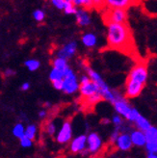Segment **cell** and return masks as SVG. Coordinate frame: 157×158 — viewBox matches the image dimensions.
<instances>
[{
	"label": "cell",
	"instance_id": "5b68a950",
	"mask_svg": "<svg viewBox=\"0 0 157 158\" xmlns=\"http://www.w3.org/2000/svg\"><path fill=\"white\" fill-rule=\"evenodd\" d=\"M112 104L114 105L116 112L118 114H120L121 116L124 117L125 118H127V116L129 115L131 109H132V107L129 105L125 97L122 96L119 92L116 93V99Z\"/></svg>",
	"mask_w": 157,
	"mask_h": 158
},
{
	"label": "cell",
	"instance_id": "d590c367",
	"mask_svg": "<svg viewBox=\"0 0 157 158\" xmlns=\"http://www.w3.org/2000/svg\"><path fill=\"white\" fill-rule=\"evenodd\" d=\"M14 74H15V72H14V70H13V69H6L5 72H4V75L6 77H10V76L14 75Z\"/></svg>",
	"mask_w": 157,
	"mask_h": 158
},
{
	"label": "cell",
	"instance_id": "603a6c76",
	"mask_svg": "<svg viewBox=\"0 0 157 158\" xmlns=\"http://www.w3.org/2000/svg\"><path fill=\"white\" fill-rule=\"evenodd\" d=\"M36 133H37V126L35 124H29L25 128V135L31 140H34Z\"/></svg>",
	"mask_w": 157,
	"mask_h": 158
},
{
	"label": "cell",
	"instance_id": "7c38bea8",
	"mask_svg": "<svg viewBox=\"0 0 157 158\" xmlns=\"http://www.w3.org/2000/svg\"><path fill=\"white\" fill-rule=\"evenodd\" d=\"M116 143H117V147L120 149H122V151H127V149H129L133 145L131 136L127 133L120 134V136L118 137Z\"/></svg>",
	"mask_w": 157,
	"mask_h": 158
},
{
	"label": "cell",
	"instance_id": "4dcf8cb0",
	"mask_svg": "<svg viewBox=\"0 0 157 158\" xmlns=\"http://www.w3.org/2000/svg\"><path fill=\"white\" fill-rule=\"evenodd\" d=\"M45 130L49 135H54V133L56 132V125H55L52 122L48 123L45 126Z\"/></svg>",
	"mask_w": 157,
	"mask_h": 158
},
{
	"label": "cell",
	"instance_id": "7a4b0ae2",
	"mask_svg": "<svg viewBox=\"0 0 157 158\" xmlns=\"http://www.w3.org/2000/svg\"><path fill=\"white\" fill-rule=\"evenodd\" d=\"M147 80V62L140 60L131 69L125 81V94L127 98L139 97L145 88Z\"/></svg>",
	"mask_w": 157,
	"mask_h": 158
},
{
	"label": "cell",
	"instance_id": "cb8c5ba5",
	"mask_svg": "<svg viewBox=\"0 0 157 158\" xmlns=\"http://www.w3.org/2000/svg\"><path fill=\"white\" fill-rule=\"evenodd\" d=\"M64 11L67 15H75L77 12V7L73 3H67L66 2Z\"/></svg>",
	"mask_w": 157,
	"mask_h": 158
},
{
	"label": "cell",
	"instance_id": "f546056e",
	"mask_svg": "<svg viewBox=\"0 0 157 158\" xmlns=\"http://www.w3.org/2000/svg\"><path fill=\"white\" fill-rule=\"evenodd\" d=\"M93 4H95V9L100 11V10H104L105 6V0H93Z\"/></svg>",
	"mask_w": 157,
	"mask_h": 158
},
{
	"label": "cell",
	"instance_id": "7402d4cb",
	"mask_svg": "<svg viewBox=\"0 0 157 158\" xmlns=\"http://www.w3.org/2000/svg\"><path fill=\"white\" fill-rule=\"evenodd\" d=\"M64 72L63 70H60L58 69H55L53 68L51 69V72L49 73V79L50 81H55V80H58V79H64Z\"/></svg>",
	"mask_w": 157,
	"mask_h": 158
},
{
	"label": "cell",
	"instance_id": "4316f807",
	"mask_svg": "<svg viewBox=\"0 0 157 158\" xmlns=\"http://www.w3.org/2000/svg\"><path fill=\"white\" fill-rule=\"evenodd\" d=\"M20 145L22 148H30L31 146H32V140H31L30 138H28L26 135L24 136H22L20 139Z\"/></svg>",
	"mask_w": 157,
	"mask_h": 158
},
{
	"label": "cell",
	"instance_id": "f35d334b",
	"mask_svg": "<svg viewBox=\"0 0 157 158\" xmlns=\"http://www.w3.org/2000/svg\"><path fill=\"white\" fill-rule=\"evenodd\" d=\"M147 158H157V154H155L154 152H150Z\"/></svg>",
	"mask_w": 157,
	"mask_h": 158
},
{
	"label": "cell",
	"instance_id": "ac0fdd59",
	"mask_svg": "<svg viewBox=\"0 0 157 158\" xmlns=\"http://www.w3.org/2000/svg\"><path fill=\"white\" fill-rule=\"evenodd\" d=\"M52 66H53V68L58 69L60 70H63V72H64L67 68L69 67L68 64V60H66L64 58H60V57H56L55 59H53Z\"/></svg>",
	"mask_w": 157,
	"mask_h": 158
},
{
	"label": "cell",
	"instance_id": "1f68e13d",
	"mask_svg": "<svg viewBox=\"0 0 157 158\" xmlns=\"http://www.w3.org/2000/svg\"><path fill=\"white\" fill-rule=\"evenodd\" d=\"M52 85L56 90L62 91L63 90V86H64V79H58V80L52 81Z\"/></svg>",
	"mask_w": 157,
	"mask_h": 158
},
{
	"label": "cell",
	"instance_id": "60d3db41",
	"mask_svg": "<svg viewBox=\"0 0 157 158\" xmlns=\"http://www.w3.org/2000/svg\"><path fill=\"white\" fill-rule=\"evenodd\" d=\"M65 2H67V3H73V0H65Z\"/></svg>",
	"mask_w": 157,
	"mask_h": 158
},
{
	"label": "cell",
	"instance_id": "e575fe53",
	"mask_svg": "<svg viewBox=\"0 0 157 158\" xmlns=\"http://www.w3.org/2000/svg\"><path fill=\"white\" fill-rule=\"evenodd\" d=\"M88 0H73V4L76 7H84L85 3Z\"/></svg>",
	"mask_w": 157,
	"mask_h": 158
},
{
	"label": "cell",
	"instance_id": "83f0119b",
	"mask_svg": "<svg viewBox=\"0 0 157 158\" xmlns=\"http://www.w3.org/2000/svg\"><path fill=\"white\" fill-rule=\"evenodd\" d=\"M52 5L55 7V8H57L58 10H64V8H65V0H50Z\"/></svg>",
	"mask_w": 157,
	"mask_h": 158
},
{
	"label": "cell",
	"instance_id": "d6a6232c",
	"mask_svg": "<svg viewBox=\"0 0 157 158\" xmlns=\"http://www.w3.org/2000/svg\"><path fill=\"white\" fill-rule=\"evenodd\" d=\"M112 122H113V123H114L116 126H122V118H121L120 114H119V115H115V116L113 117V118H112Z\"/></svg>",
	"mask_w": 157,
	"mask_h": 158
},
{
	"label": "cell",
	"instance_id": "836d02e7",
	"mask_svg": "<svg viewBox=\"0 0 157 158\" xmlns=\"http://www.w3.org/2000/svg\"><path fill=\"white\" fill-rule=\"evenodd\" d=\"M89 81H91V78H90V76L87 74H83L81 77H80V84H85V83H87V82H89Z\"/></svg>",
	"mask_w": 157,
	"mask_h": 158
},
{
	"label": "cell",
	"instance_id": "ffe728a7",
	"mask_svg": "<svg viewBox=\"0 0 157 158\" xmlns=\"http://www.w3.org/2000/svg\"><path fill=\"white\" fill-rule=\"evenodd\" d=\"M147 142H153L157 141V128L154 126H151L147 130L145 131Z\"/></svg>",
	"mask_w": 157,
	"mask_h": 158
},
{
	"label": "cell",
	"instance_id": "8992f818",
	"mask_svg": "<svg viewBox=\"0 0 157 158\" xmlns=\"http://www.w3.org/2000/svg\"><path fill=\"white\" fill-rule=\"evenodd\" d=\"M77 47H78V44L76 41H70V42L67 43L65 45H63L57 51L56 56L68 60L70 58H72L75 55V53L77 51Z\"/></svg>",
	"mask_w": 157,
	"mask_h": 158
},
{
	"label": "cell",
	"instance_id": "9a60e30c",
	"mask_svg": "<svg viewBox=\"0 0 157 158\" xmlns=\"http://www.w3.org/2000/svg\"><path fill=\"white\" fill-rule=\"evenodd\" d=\"M130 136H131L132 143L136 146L141 147V146H144L147 144V138H146V134L144 131H141V130L132 131Z\"/></svg>",
	"mask_w": 157,
	"mask_h": 158
},
{
	"label": "cell",
	"instance_id": "52a82bcc",
	"mask_svg": "<svg viewBox=\"0 0 157 158\" xmlns=\"http://www.w3.org/2000/svg\"><path fill=\"white\" fill-rule=\"evenodd\" d=\"M141 0H105V6L113 9H123L127 10L130 7L136 6Z\"/></svg>",
	"mask_w": 157,
	"mask_h": 158
},
{
	"label": "cell",
	"instance_id": "b9f144b4",
	"mask_svg": "<svg viewBox=\"0 0 157 158\" xmlns=\"http://www.w3.org/2000/svg\"><path fill=\"white\" fill-rule=\"evenodd\" d=\"M44 106L49 107V106H50V103H49V102H46V103H44Z\"/></svg>",
	"mask_w": 157,
	"mask_h": 158
},
{
	"label": "cell",
	"instance_id": "e0dca14e",
	"mask_svg": "<svg viewBox=\"0 0 157 158\" xmlns=\"http://www.w3.org/2000/svg\"><path fill=\"white\" fill-rule=\"evenodd\" d=\"M135 123H136V126L139 128V130L144 131V132H145L146 130H147V129L151 126V123L148 122L145 117H143L142 115H140V116H139V118L136 120Z\"/></svg>",
	"mask_w": 157,
	"mask_h": 158
},
{
	"label": "cell",
	"instance_id": "d4e9b609",
	"mask_svg": "<svg viewBox=\"0 0 157 158\" xmlns=\"http://www.w3.org/2000/svg\"><path fill=\"white\" fill-rule=\"evenodd\" d=\"M33 18H34V19H35L36 21H38V22H42V21H43V19H44V18H45V14H44L43 11H42V10H40V9H38V10L34 11V13H33Z\"/></svg>",
	"mask_w": 157,
	"mask_h": 158
},
{
	"label": "cell",
	"instance_id": "277c9868",
	"mask_svg": "<svg viewBox=\"0 0 157 158\" xmlns=\"http://www.w3.org/2000/svg\"><path fill=\"white\" fill-rule=\"evenodd\" d=\"M64 86L62 91L67 94H72L79 91L80 82L73 70L69 67L64 70Z\"/></svg>",
	"mask_w": 157,
	"mask_h": 158
},
{
	"label": "cell",
	"instance_id": "44dd1931",
	"mask_svg": "<svg viewBox=\"0 0 157 158\" xmlns=\"http://www.w3.org/2000/svg\"><path fill=\"white\" fill-rule=\"evenodd\" d=\"M13 134L14 136H15L17 138L20 139L22 136L25 135V128L23 126L22 123H17L13 128Z\"/></svg>",
	"mask_w": 157,
	"mask_h": 158
},
{
	"label": "cell",
	"instance_id": "74e56055",
	"mask_svg": "<svg viewBox=\"0 0 157 158\" xmlns=\"http://www.w3.org/2000/svg\"><path fill=\"white\" fill-rule=\"evenodd\" d=\"M46 115H48V113H46L45 110H42V111L39 112V117H40L41 118H44L46 117Z\"/></svg>",
	"mask_w": 157,
	"mask_h": 158
},
{
	"label": "cell",
	"instance_id": "2e32d148",
	"mask_svg": "<svg viewBox=\"0 0 157 158\" xmlns=\"http://www.w3.org/2000/svg\"><path fill=\"white\" fill-rule=\"evenodd\" d=\"M81 42L86 47L92 48V47H95L97 45V38L93 33H85L81 37Z\"/></svg>",
	"mask_w": 157,
	"mask_h": 158
},
{
	"label": "cell",
	"instance_id": "9c48e42d",
	"mask_svg": "<svg viewBox=\"0 0 157 158\" xmlns=\"http://www.w3.org/2000/svg\"><path fill=\"white\" fill-rule=\"evenodd\" d=\"M75 19H76V23L79 26L81 27L89 26L92 22L89 10H86L82 7H80V9H77V12L75 14Z\"/></svg>",
	"mask_w": 157,
	"mask_h": 158
},
{
	"label": "cell",
	"instance_id": "6da1fadb",
	"mask_svg": "<svg viewBox=\"0 0 157 158\" xmlns=\"http://www.w3.org/2000/svg\"><path fill=\"white\" fill-rule=\"evenodd\" d=\"M106 25L107 46L109 48L134 56L136 54L134 38H133V33L127 22L108 23Z\"/></svg>",
	"mask_w": 157,
	"mask_h": 158
},
{
	"label": "cell",
	"instance_id": "d6986e66",
	"mask_svg": "<svg viewBox=\"0 0 157 158\" xmlns=\"http://www.w3.org/2000/svg\"><path fill=\"white\" fill-rule=\"evenodd\" d=\"M24 66L28 69V70H30V72H35V70H37L41 67V63L40 61H38L36 59H29L24 62Z\"/></svg>",
	"mask_w": 157,
	"mask_h": 158
},
{
	"label": "cell",
	"instance_id": "ab89813d",
	"mask_svg": "<svg viewBox=\"0 0 157 158\" xmlns=\"http://www.w3.org/2000/svg\"><path fill=\"white\" fill-rule=\"evenodd\" d=\"M101 123H110V120H108V118H104V120L101 121Z\"/></svg>",
	"mask_w": 157,
	"mask_h": 158
},
{
	"label": "cell",
	"instance_id": "8fae6325",
	"mask_svg": "<svg viewBox=\"0 0 157 158\" xmlns=\"http://www.w3.org/2000/svg\"><path fill=\"white\" fill-rule=\"evenodd\" d=\"M80 100H81V104H82L83 108L86 110H89L91 108L95 107L98 102L102 101L103 98L101 96L100 93H97V94H92V96L87 97V98H80Z\"/></svg>",
	"mask_w": 157,
	"mask_h": 158
},
{
	"label": "cell",
	"instance_id": "30bf717a",
	"mask_svg": "<svg viewBox=\"0 0 157 158\" xmlns=\"http://www.w3.org/2000/svg\"><path fill=\"white\" fill-rule=\"evenodd\" d=\"M80 98H87L92 94L99 93V87L93 81H89L85 84H80Z\"/></svg>",
	"mask_w": 157,
	"mask_h": 158
},
{
	"label": "cell",
	"instance_id": "8d00e7d4",
	"mask_svg": "<svg viewBox=\"0 0 157 158\" xmlns=\"http://www.w3.org/2000/svg\"><path fill=\"white\" fill-rule=\"evenodd\" d=\"M20 89H21V91H28V90L30 89V83L24 82V83H23V84L21 85Z\"/></svg>",
	"mask_w": 157,
	"mask_h": 158
},
{
	"label": "cell",
	"instance_id": "4fadbf2b",
	"mask_svg": "<svg viewBox=\"0 0 157 158\" xmlns=\"http://www.w3.org/2000/svg\"><path fill=\"white\" fill-rule=\"evenodd\" d=\"M88 144H89V151L91 152H97L99 148L101 147V142L100 137L97 135V133H91L88 136Z\"/></svg>",
	"mask_w": 157,
	"mask_h": 158
},
{
	"label": "cell",
	"instance_id": "f1b7e54d",
	"mask_svg": "<svg viewBox=\"0 0 157 158\" xmlns=\"http://www.w3.org/2000/svg\"><path fill=\"white\" fill-rule=\"evenodd\" d=\"M147 148L148 149L150 152H157V141H153V142H147Z\"/></svg>",
	"mask_w": 157,
	"mask_h": 158
},
{
	"label": "cell",
	"instance_id": "5bb4252c",
	"mask_svg": "<svg viewBox=\"0 0 157 158\" xmlns=\"http://www.w3.org/2000/svg\"><path fill=\"white\" fill-rule=\"evenodd\" d=\"M88 138L85 135H81L78 136L77 138H75L72 142V145H70V149H72V152H82L83 149L86 147V143H87Z\"/></svg>",
	"mask_w": 157,
	"mask_h": 158
},
{
	"label": "cell",
	"instance_id": "3957f363",
	"mask_svg": "<svg viewBox=\"0 0 157 158\" xmlns=\"http://www.w3.org/2000/svg\"><path fill=\"white\" fill-rule=\"evenodd\" d=\"M102 19L105 24L108 23H125L127 22V13L123 9H113L105 7L102 12Z\"/></svg>",
	"mask_w": 157,
	"mask_h": 158
},
{
	"label": "cell",
	"instance_id": "484cf974",
	"mask_svg": "<svg viewBox=\"0 0 157 158\" xmlns=\"http://www.w3.org/2000/svg\"><path fill=\"white\" fill-rule=\"evenodd\" d=\"M139 116H140V113H139L138 110L135 109V108H132L129 115L126 118V120H128L129 122H132V123H135L136 120L139 118Z\"/></svg>",
	"mask_w": 157,
	"mask_h": 158
},
{
	"label": "cell",
	"instance_id": "ba28073f",
	"mask_svg": "<svg viewBox=\"0 0 157 158\" xmlns=\"http://www.w3.org/2000/svg\"><path fill=\"white\" fill-rule=\"evenodd\" d=\"M72 123L69 121H67L63 123L60 131L57 134V142L60 144H66L72 139Z\"/></svg>",
	"mask_w": 157,
	"mask_h": 158
}]
</instances>
